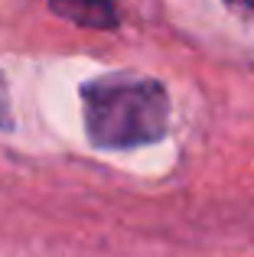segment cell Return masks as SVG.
<instances>
[{
	"mask_svg": "<svg viewBox=\"0 0 254 257\" xmlns=\"http://www.w3.org/2000/svg\"><path fill=\"white\" fill-rule=\"evenodd\" d=\"M85 127L95 147L127 150L153 144L170 124V98L163 85L140 75H108L82 88Z\"/></svg>",
	"mask_w": 254,
	"mask_h": 257,
	"instance_id": "obj_1",
	"label": "cell"
},
{
	"mask_svg": "<svg viewBox=\"0 0 254 257\" xmlns=\"http://www.w3.org/2000/svg\"><path fill=\"white\" fill-rule=\"evenodd\" d=\"M49 7L75 26H88V30H114L117 26V10L111 0H49Z\"/></svg>",
	"mask_w": 254,
	"mask_h": 257,
	"instance_id": "obj_2",
	"label": "cell"
},
{
	"mask_svg": "<svg viewBox=\"0 0 254 257\" xmlns=\"http://www.w3.org/2000/svg\"><path fill=\"white\" fill-rule=\"evenodd\" d=\"M225 4H228L235 13H241V17L254 20V0H225Z\"/></svg>",
	"mask_w": 254,
	"mask_h": 257,
	"instance_id": "obj_3",
	"label": "cell"
}]
</instances>
